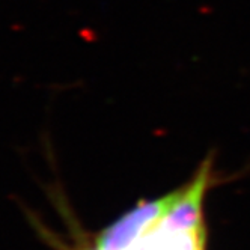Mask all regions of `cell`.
<instances>
[{"mask_svg":"<svg viewBox=\"0 0 250 250\" xmlns=\"http://www.w3.org/2000/svg\"><path fill=\"white\" fill-rule=\"evenodd\" d=\"M172 199L173 193L162 199L136 205L110 226L103 229L95 238L94 247L97 250H133L165 216Z\"/></svg>","mask_w":250,"mask_h":250,"instance_id":"6da1fadb","label":"cell"},{"mask_svg":"<svg viewBox=\"0 0 250 250\" xmlns=\"http://www.w3.org/2000/svg\"><path fill=\"white\" fill-rule=\"evenodd\" d=\"M208 181L209 166L204 165L186 188L173 193L172 204L158 223L175 229H204L202 201Z\"/></svg>","mask_w":250,"mask_h":250,"instance_id":"7a4b0ae2","label":"cell"},{"mask_svg":"<svg viewBox=\"0 0 250 250\" xmlns=\"http://www.w3.org/2000/svg\"><path fill=\"white\" fill-rule=\"evenodd\" d=\"M133 250H205L204 229H175L157 223Z\"/></svg>","mask_w":250,"mask_h":250,"instance_id":"3957f363","label":"cell"},{"mask_svg":"<svg viewBox=\"0 0 250 250\" xmlns=\"http://www.w3.org/2000/svg\"><path fill=\"white\" fill-rule=\"evenodd\" d=\"M82 250H97L95 247H89V249H82Z\"/></svg>","mask_w":250,"mask_h":250,"instance_id":"277c9868","label":"cell"}]
</instances>
